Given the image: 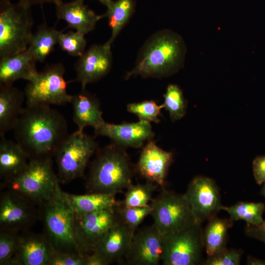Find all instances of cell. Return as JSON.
<instances>
[{
	"mask_svg": "<svg viewBox=\"0 0 265 265\" xmlns=\"http://www.w3.org/2000/svg\"><path fill=\"white\" fill-rule=\"evenodd\" d=\"M173 159L172 152L162 150L151 139L148 141L141 151L136 170L147 181L163 188Z\"/></svg>",
	"mask_w": 265,
	"mask_h": 265,
	"instance_id": "cell-17",
	"label": "cell"
},
{
	"mask_svg": "<svg viewBox=\"0 0 265 265\" xmlns=\"http://www.w3.org/2000/svg\"><path fill=\"white\" fill-rule=\"evenodd\" d=\"M30 6L0 0V58L27 50L33 34Z\"/></svg>",
	"mask_w": 265,
	"mask_h": 265,
	"instance_id": "cell-6",
	"label": "cell"
},
{
	"mask_svg": "<svg viewBox=\"0 0 265 265\" xmlns=\"http://www.w3.org/2000/svg\"><path fill=\"white\" fill-rule=\"evenodd\" d=\"M186 46L181 36L169 30H159L145 42L133 69L126 79L132 76L161 78L177 72L183 66Z\"/></svg>",
	"mask_w": 265,
	"mask_h": 265,
	"instance_id": "cell-2",
	"label": "cell"
},
{
	"mask_svg": "<svg viewBox=\"0 0 265 265\" xmlns=\"http://www.w3.org/2000/svg\"><path fill=\"white\" fill-rule=\"evenodd\" d=\"M197 221H208L221 210L219 189L213 180L205 176L194 178L184 194Z\"/></svg>",
	"mask_w": 265,
	"mask_h": 265,
	"instance_id": "cell-12",
	"label": "cell"
},
{
	"mask_svg": "<svg viewBox=\"0 0 265 265\" xmlns=\"http://www.w3.org/2000/svg\"><path fill=\"white\" fill-rule=\"evenodd\" d=\"M158 186L148 181L144 184H132L127 188L123 201L119 204L125 208L147 205L153 199V194Z\"/></svg>",
	"mask_w": 265,
	"mask_h": 265,
	"instance_id": "cell-30",
	"label": "cell"
},
{
	"mask_svg": "<svg viewBox=\"0 0 265 265\" xmlns=\"http://www.w3.org/2000/svg\"><path fill=\"white\" fill-rule=\"evenodd\" d=\"M108 261L103 256L96 251L88 254L86 257L85 265H108Z\"/></svg>",
	"mask_w": 265,
	"mask_h": 265,
	"instance_id": "cell-40",
	"label": "cell"
},
{
	"mask_svg": "<svg viewBox=\"0 0 265 265\" xmlns=\"http://www.w3.org/2000/svg\"><path fill=\"white\" fill-rule=\"evenodd\" d=\"M36 60L26 50L0 58V85H11L18 80L29 81L38 73Z\"/></svg>",
	"mask_w": 265,
	"mask_h": 265,
	"instance_id": "cell-22",
	"label": "cell"
},
{
	"mask_svg": "<svg viewBox=\"0 0 265 265\" xmlns=\"http://www.w3.org/2000/svg\"><path fill=\"white\" fill-rule=\"evenodd\" d=\"M13 132L30 159L52 158L69 134L64 116L51 106H26Z\"/></svg>",
	"mask_w": 265,
	"mask_h": 265,
	"instance_id": "cell-1",
	"label": "cell"
},
{
	"mask_svg": "<svg viewBox=\"0 0 265 265\" xmlns=\"http://www.w3.org/2000/svg\"><path fill=\"white\" fill-rule=\"evenodd\" d=\"M30 159L15 141L5 136L0 140V176L3 183L11 179L27 165Z\"/></svg>",
	"mask_w": 265,
	"mask_h": 265,
	"instance_id": "cell-24",
	"label": "cell"
},
{
	"mask_svg": "<svg viewBox=\"0 0 265 265\" xmlns=\"http://www.w3.org/2000/svg\"><path fill=\"white\" fill-rule=\"evenodd\" d=\"M63 31L58 38V44L60 49L71 56H80L85 52L86 45L85 35L77 31L66 33Z\"/></svg>",
	"mask_w": 265,
	"mask_h": 265,
	"instance_id": "cell-33",
	"label": "cell"
},
{
	"mask_svg": "<svg viewBox=\"0 0 265 265\" xmlns=\"http://www.w3.org/2000/svg\"><path fill=\"white\" fill-rule=\"evenodd\" d=\"M203 230V240L207 257H211L227 248L228 231L234 224L230 218L215 216L209 219Z\"/></svg>",
	"mask_w": 265,
	"mask_h": 265,
	"instance_id": "cell-26",
	"label": "cell"
},
{
	"mask_svg": "<svg viewBox=\"0 0 265 265\" xmlns=\"http://www.w3.org/2000/svg\"><path fill=\"white\" fill-rule=\"evenodd\" d=\"M244 233L246 236L260 240L265 244V220L257 225L246 223Z\"/></svg>",
	"mask_w": 265,
	"mask_h": 265,
	"instance_id": "cell-39",
	"label": "cell"
},
{
	"mask_svg": "<svg viewBox=\"0 0 265 265\" xmlns=\"http://www.w3.org/2000/svg\"><path fill=\"white\" fill-rule=\"evenodd\" d=\"M35 204L19 194L8 189L0 197L1 230L26 231L40 216Z\"/></svg>",
	"mask_w": 265,
	"mask_h": 265,
	"instance_id": "cell-11",
	"label": "cell"
},
{
	"mask_svg": "<svg viewBox=\"0 0 265 265\" xmlns=\"http://www.w3.org/2000/svg\"><path fill=\"white\" fill-rule=\"evenodd\" d=\"M117 208L121 220L133 234L144 219L151 215L152 211L150 204L141 207L125 208L118 203Z\"/></svg>",
	"mask_w": 265,
	"mask_h": 265,
	"instance_id": "cell-34",
	"label": "cell"
},
{
	"mask_svg": "<svg viewBox=\"0 0 265 265\" xmlns=\"http://www.w3.org/2000/svg\"><path fill=\"white\" fill-rule=\"evenodd\" d=\"M254 179L257 184L261 185L265 182V155L256 157L252 162Z\"/></svg>",
	"mask_w": 265,
	"mask_h": 265,
	"instance_id": "cell-38",
	"label": "cell"
},
{
	"mask_svg": "<svg viewBox=\"0 0 265 265\" xmlns=\"http://www.w3.org/2000/svg\"><path fill=\"white\" fill-rule=\"evenodd\" d=\"M63 0H19L20 1L29 6L35 4H42L46 3H53L54 4Z\"/></svg>",
	"mask_w": 265,
	"mask_h": 265,
	"instance_id": "cell-41",
	"label": "cell"
},
{
	"mask_svg": "<svg viewBox=\"0 0 265 265\" xmlns=\"http://www.w3.org/2000/svg\"><path fill=\"white\" fill-rule=\"evenodd\" d=\"M94 132L97 135L108 137L118 145L134 148L142 147L146 141L151 140L155 135L150 122L142 120L121 124L105 122Z\"/></svg>",
	"mask_w": 265,
	"mask_h": 265,
	"instance_id": "cell-16",
	"label": "cell"
},
{
	"mask_svg": "<svg viewBox=\"0 0 265 265\" xmlns=\"http://www.w3.org/2000/svg\"><path fill=\"white\" fill-rule=\"evenodd\" d=\"M61 190L39 206L44 234L56 252L83 256L91 254L93 251L77 232L74 213L63 198Z\"/></svg>",
	"mask_w": 265,
	"mask_h": 265,
	"instance_id": "cell-4",
	"label": "cell"
},
{
	"mask_svg": "<svg viewBox=\"0 0 265 265\" xmlns=\"http://www.w3.org/2000/svg\"><path fill=\"white\" fill-rule=\"evenodd\" d=\"M202 224L197 221L185 229L163 235V265H196L203 263Z\"/></svg>",
	"mask_w": 265,
	"mask_h": 265,
	"instance_id": "cell-10",
	"label": "cell"
},
{
	"mask_svg": "<svg viewBox=\"0 0 265 265\" xmlns=\"http://www.w3.org/2000/svg\"><path fill=\"white\" fill-rule=\"evenodd\" d=\"M261 194L265 197V182L263 184V186L261 191Z\"/></svg>",
	"mask_w": 265,
	"mask_h": 265,
	"instance_id": "cell-44",
	"label": "cell"
},
{
	"mask_svg": "<svg viewBox=\"0 0 265 265\" xmlns=\"http://www.w3.org/2000/svg\"><path fill=\"white\" fill-rule=\"evenodd\" d=\"M70 104L73 119L78 130L83 131L88 126L96 130L105 122L99 101L85 89L73 95Z\"/></svg>",
	"mask_w": 265,
	"mask_h": 265,
	"instance_id": "cell-21",
	"label": "cell"
},
{
	"mask_svg": "<svg viewBox=\"0 0 265 265\" xmlns=\"http://www.w3.org/2000/svg\"><path fill=\"white\" fill-rule=\"evenodd\" d=\"M53 251L45 234L24 231L20 234L13 265H49Z\"/></svg>",
	"mask_w": 265,
	"mask_h": 265,
	"instance_id": "cell-18",
	"label": "cell"
},
{
	"mask_svg": "<svg viewBox=\"0 0 265 265\" xmlns=\"http://www.w3.org/2000/svg\"><path fill=\"white\" fill-rule=\"evenodd\" d=\"M112 54L111 45H93L79 57L75 65L76 80L81 90L87 84L96 82L106 75L111 69Z\"/></svg>",
	"mask_w": 265,
	"mask_h": 265,
	"instance_id": "cell-14",
	"label": "cell"
},
{
	"mask_svg": "<svg viewBox=\"0 0 265 265\" xmlns=\"http://www.w3.org/2000/svg\"><path fill=\"white\" fill-rule=\"evenodd\" d=\"M61 195L75 214H84L95 211L110 208L118 204L115 194L91 192L76 195L61 190Z\"/></svg>",
	"mask_w": 265,
	"mask_h": 265,
	"instance_id": "cell-25",
	"label": "cell"
},
{
	"mask_svg": "<svg viewBox=\"0 0 265 265\" xmlns=\"http://www.w3.org/2000/svg\"><path fill=\"white\" fill-rule=\"evenodd\" d=\"M55 5L56 16L66 22V28L75 29L84 35L92 31L97 23L105 18L104 14L98 15L89 8L84 0L61 1Z\"/></svg>",
	"mask_w": 265,
	"mask_h": 265,
	"instance_id": "cell-20",
	"label": "cell"
},
{
	"mask_svg": "<svg viewBox=\"0 0 265 265\" xmlns=\"http://www.w3.org/2000/svg\"><path fill=\"white\" fill-rule=\"evenodd\" d=\"M162 108V105H158L152 100L131 103L127 105L128 111L136 115L139 120L156 123L160 122L159 117Z\"/></svg>",
	"mask_w": 265,
	"mask_h": 265,
	"instance_id": "cell-35",
	"label": "cell"
},
{
	"mask_svg": "<svg viewBox=\"0 0 265 265\" xmlns=\"http://www.w3.org/2000/svg\"><path fill=\"white\" fill-rule=\"evenodd\" d=\"M64 30H58L55 27H50L45 24L38 27L27 49L36 62H43L51 54L58 44L59 35Z\"/></svg>",
	"mask_w": 265,
	"mask_h": 265,
	"instance_id": "cell-27",
	"label": "cell"
},
{
	"mask_svg": "<svg viewBox=\"0 0 265 265\" xmlns=\"http://www.w3.org/2000/svg\"><path fill=\"white\" fill-rule=\"evenodd\" d=\"M59 182L53 169L52 158H42L30 159L23 171L3 184L39 206L58 192Z\"/></svg>",
	"mask_w": 265,
	"mask_h": 265,
	"instance_id": "cell-5",
	"label": "cell"
},
{
	"mask_svg": "<svg viewBox=\"0 0 265 265\" xmlns=\"http://www.w3.org/2000/svg\"><path fill=\"white\" fill-rule=\"evenodd\" d=\"M246 264L248 265H265V261L257 259L251 256H248Z\"/></svg>",
	"mask_w": 265,
	"mask_h": 265,
	"instance_id": "cell-42",
	"label": "cell"
},
{
	"mask_svg": "<svg viewBox=\"0 0 265 265\" xmlns=\"http://www.w3.org/2000/svg\"><path fill=\"white\" fill-rule=\"evenodd\" d=\"M243 251L240 249H228L227 247L216 254L207 257L204 265H238Z\"/></svg>",
	"mask_w": 265,
	"mask_h": 265,
	"instance_id": "cell-36",
	"label": "cell"
},
{
	"mask_svg": "<svg viewBox=\"0 0 265 265\" xmlns=\"http://www.w3.org/2000/svg\"><path fill=\"white\" fill-rule=\"evenodd\" d=\"M24 92L11 85H0V137L12 131L24 109Z\"/></svg>",
	"mask_w": 265,
	"mask_h": 265,
	"instance_id": "cell-23",
	"label": "cell"
},
{
	"mask_svg": "<svg viewBox=\"0 0 265 265\" xmlns=\"http://www.w3.org/2000/svg\"><path fill=\"white\" fill-rule=\"evenodd\" d=\"M98 149L93 136L77 130L68 135L55 155L60 182L65 183L84 176L89 161Z\"/></svg>",
	"mask_w": 265,
	"mask_h": 265,
	"instance_id": "cell-7",
	"label": "cell"
},
{
	"mask_svg": "<svg viewBox=\"0 0 265 265\" xmlns=\"http://www.w3.org/2000/svg\"><path fill=\"white\" fill-rule=\"evenodd\" d=\"M86 255L53 251L49 265H85Z\"/></svg>",
	"mask_w": 265,
	"mask_h": 265,
	"instance_id": "cell-37",
	"label": "cell"
},
{
	"mask_svg": "<svg viewBox=\"0 0 265 265\" xmlns=\"http://www.w3.org/2000/svg\"><path fill=\"white\" fill-rule=\"evenodd\" d=\"M65 69L61 63L47 66L28 81L25 90L26 106H62L71 103L73 95L67 91Z\"/></svg>",
	"mask_w": 265,
	"mask_h": 265,
	"instance_id": "cell-8",
	"label": "cell"
},
{
	"mask_svg": "<svg viewBox=\"0 0 265 265\" xmlns=\"http://www.w3.org/2000/svg\"><path fill=\"white\" fill-rule=\"evenodd\" d=\"M117 206L84 214H74L77 232L93 252L97 241L121 219Z\"/></svg>",
	"mask_w": 265,
	"mask_h": 265,
	"instance_id": "cell-15",
	"label": "cell"
},
{
	"mask_svg": "<svg viewBox=\"0 0 265 265\" xmlns=\"http://www.w3.org/2000/svg\"><path fill=\"white\" fill-rule=\"evenodd\" d=\"M164 98L163 108L169 112L172 121L179 120L185 115L186 103L181 89L177 85H168Z\"/></svg>",
	"mask_w": 265,
	"mask_h": 265,
	"instance_id": "cell-31",
	"label": "cell"
},
{
	"mask_svg": "<svg viewBox=\"0 0 265 265\" xmlns=\"http://www.w3.org/2000/svg\"><path fill=\"white\" fill-rule=\"evenodd\" d=\"M134 234L121 219L95 243L94 251L105 258L109 264L125 257Z\"/></svg>",
	"mask_w": 265,
	"mask_h": 265,
	"instance_id": "cell-19",
	"label": "cell"
},
{
	"mask_svg": "<svg viewBox=\"0 0 265 265\" xmlns=\"http://www.w3.org/2000/svg\"><path fill=\"white\" fill-rule=\"evenodd\" d=\"M19 238L18 232L0 229V265H13Z\"/></svg>",
	"mask_w": 265,
	"mask_h": 265,
	"instance_id": "cell-32",
	"label": "cell"
},
{
	"mask_svg": "<svg viewBox=\"0 0 265 265\" xmlns=\"http://www.w3.org/2000/svg\"><path fill=\"white\" fill-rule=\"evenodd\" d=\"M221 210L226 211L233 221L242 220L246 223L257 225L264 220L265 205L263 203L240 202L230 207L222 206Z\"/></svg>",
	"mask_w": 265,
	"mask_h": 265,
	"instance_id": "cell-29",
	"label": "cell"
},
{
	"mask_svg": "<svg viewBox=\"0 0 265 265\" xmlns=\"http://www.w3.org/2000/svg\"><path fill=\"white\" fill-rule=\"evenodd\" d=\"M100 3L106 6L108 5L113 0H98Z\"/></svg>",
	"mask_w": 265,
	"mask_h": 265,
	"instance_id": "cell-43",
	"label": "cell"
},
{
	"mask_svg": "<svg viewBox=\"0 0 265 265\" xmlns=\"http://www.w3.org/2000/svg\"><path fill=\"white\" fill-rule=\"evenodd\" d=\"M150 205L154 224L162 235L181 231L197 222L184 194L163 188Z\"/></svg>",
	"mask_w": 265,
	"mask_h": 265,
	"instance_id": "cell-9",
	"label": "cell"
},
{
	"mask_svg": "<svg viewBox=\"0 0 265 265\" xmlns=\"http://www.w3.org/2000/svg\"><path fill=\"white\" fill-rule=\"evenodd\" d=\"M132 165L124 147L113 143L96 151L86 185L91 192L116 195L132 185Z\"/></svg>",
	"mask_w": 265,
	"mask_h": 265,
	"instance_id": "cell-3",
	"label": "cell"
},
{
	"mask_svg": "<svg viewBox=\"0 0 265 265\" xmlns=\"http://www.w3.org/2000/svg\"><path fill=\"white\" fill-rule=\"evenodd\" d=\"M106 7L104 14L111 30L110 37L106 43L111 45L134 13L135 2L134 0H112Z\"/></svg>",
	"mask_w": 265,
	"mask_h": 265,
	"instance_id": "cell-28",
	"label": "cell"
},
{
	"mask_svg": "<svg viewBox=\"0 0 265 265\" xmlns=\"http://www.w3.org/2000/svg\"><path fill=\"white\" fill-rule=\"evenodd\" d=\"M163 253V235L153 224L135 232L125 258L132 265H158Z\"/></svg>",
	"mask_w": 265,
	"mask_h": 265,
	"instance_id": "cell-13",
	"label": "cell"
}]
</instances>
